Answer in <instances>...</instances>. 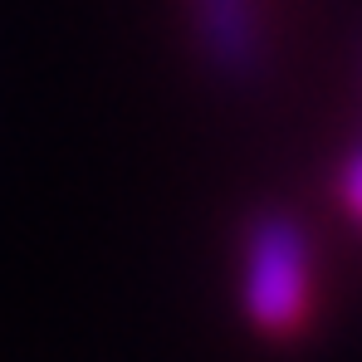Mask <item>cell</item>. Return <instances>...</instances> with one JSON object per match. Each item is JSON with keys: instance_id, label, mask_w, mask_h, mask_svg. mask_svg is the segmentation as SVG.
<instances>
[{"instance_id": "cell-1", "label": "cell", "mask_w": 362, "mask_h": 362, "mask_svg": "<svg viewBox=\"0 0 362 362\" xmlns=\"http://www.w3.org/2000/svg\"><path fill=\"white\" fill-rule=\"evenodd\" d=\"M308 235L294 216H259L250 226V240H245V284L240 299L245 313L259 333L269 338H284L294 333L308 313Z\"/></svg>"}, {"instance_id": "cell-2", "label": "cell", "mask_w": 362, "mask_h": 362, "mask_svg": "<svg viewBox=\"0 0 362 362\" xmlns=\"http://www.w3.org/2000/svg\"><path fill=\"white\" fill-rule=\"evenodd\" d=\"M196 35L221 74H230V78L255 74V64H259L255 0H196Z\"/></svg>"}, {"instance_id": "cell-3", "label": "cell", "mask_w": 362, "mask_h": 362, "mask_svg": "<svg viewBox=\"0 0 362 362\" xmlns=\"http://www.w3.org/2000/svg\"><path fill=\"white\" fill-rule=\"evenodd\" d=\"M338 186H343V201H348V211H353V216L362 221V147L353 152V157H348V167H343V181H338Z\"/></svg>"}]
</instances>
